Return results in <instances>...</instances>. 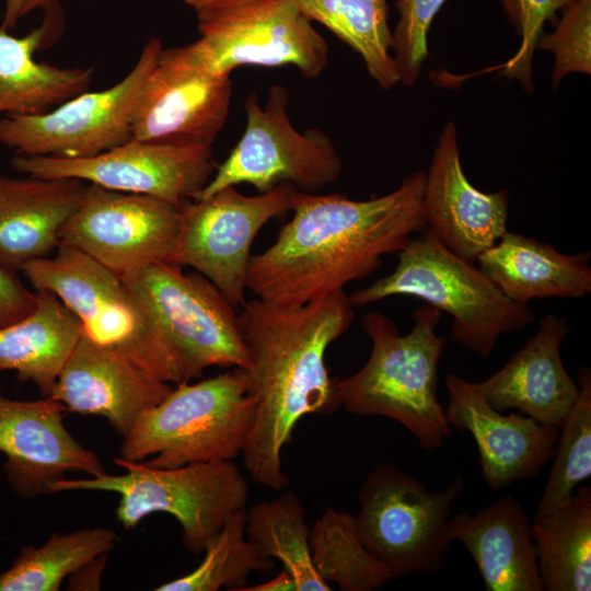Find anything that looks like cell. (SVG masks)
Listing matches in <instances>:
<instances>
[{
    "label": "cell",
    "instance_id": "cell-1",
    "mask_svg": "<svg viewBox=\"0 0 591 591\" xmlns=\"http://www.w3.org/2000/svg\"><path fill=\"white\" fill-rule=\"evenodd\" d=\"M426 172L405 176L389 194L366 200L297 192L292 216L275 241L252 255L246 290L282 305L325 297L382 266L426 229Z\"/></svg>",
    "mask_w": 591,
    "mask_h": 591
},
{
    "label": "cell",
    "instance_id": "cell-2",
    "mask_svg": "<svg viewBox=\"0 0 591 591\" xmlns=\"http://www.w3.org/2000/svg\"><path fill=\"white\" fill-rule=\"evenodd\" d=\"M239 316L251 360L248 392L257 401L243 463L256 484L281 490L288 484L282 449L300 419L340 407L325 355L351 325L354 305L343 289L301 305L253 298Z\"/></svg>",
    "mask_w": 591,
    "mask_h": 591
},
{
    "label": "cell",
    "instance_id": "cell-3",
    "mask_svg": "<svg viewBox=\"0 0 591 591\" xmlns=\"http://www.w3.org/2000/svg\"><path fill=\"white\" fill-rule=\"evenodd\" d=\"M441 312L426 304L413 314L414 326L401 335L379 311L362 318L371 352L356 373L336 379V396L347 413L382 416L404 426L427 451L452 436L438 399V370L447 340L436 333Z\"/></svg>",
    "mask_w": 591,
    "mask_h": 591
},
{
    "label": "cell",
    "instance_id": "cell-4",
    "mask_svg": "<svg viewBox=\"0 0 591 591\" xmlns=\"http://www.w3.org/2000/svg\"><path fill=\"white\" fill-rule=\"evenodd\" d=\"M21 271L35 290L56 294L96 346L170 384L196 378L142 298L84 253L59 245L54 256L32 260Z\"/></svg>",
    "mask_w": 591,
    "mask_h": 591
},
{
    "label": "cell",
    "instance_id": "cell-5",
    "mask_svg": "<svg viewBox=\"0 0 591 591\" xmlns=\"http://www.w3.org/2000/svg\"><path fill=\"white\" fill-rule=\"evenodd\" d=\"M246 371L231 368L196 383L175 385L142 412L124 436L119 457L152 467L233 461L242 455L256 419Z\"/></svg>",
    "mask_w": 591,
    "mask_h": 591
},
{
    "label": "cell",
    "instance_id": "cell-6",
    "mask_svg": "<svg viewBox=\"0 0 591 591\" xmlns=\"http://www.w3.org/2000/svg\"><path fill=\"white\" fill-rule=\"evenodd\" d=\"M394 296L419 298L448 313L453 338L482 357L493 352L502 334L534 322L528 305L509 300L474 262L452 253L428 229L398 252L393 273L349 299L363 306Z\"/></svg>",
    "mask_w": 591,
    "mask_h": 591
},
{
    "label": "cell",
    "instance_id": "cell-7",
    "mask_svg": "<svg viewBox=\"0 0 591 591\" xmlns=\"http://www.w3.org/2000/svg\"><path fill=\"white\" fill-rule=\"evenodd\" d=\"M114 462L125 473L111 475L104 472L81 479L62 478L49 484L46 493H116L119 495L116 517L127 530L151 513H169L179 523L184 545L194 554L204 552L225 521L245 508L248 498V485L232 461L169 468L119 456Z\"/></svg>",
    "mask_w": 591,
    "mask_h": 591
},
{
    "label": "cell",
    "instance_id": "cell-8",
    "mask_svg": "<svg viewBox=\"0 0 591 591\" xmlns=\"http://www.w3.org/2000/svg\"><path fill=\"white\" fill-rule=\"evenodd\" d=\"M464 488L460 475L442 491L391 463L378 464L364 479L355 515L360 541L391 573H439L453 540L449 519Z\"/></svg>",
    "mask_w": 591,
    "mask_h": 591
},
{
    "label": "cell",
    "instance_id": "cell-9",
    "mask_svg": "<svg viewBox=\"0 0 591 591\" xmlns=\"http://www.w3.org/2000/svg\"><path fill=\"white\" fill-rule=\"evenodd\" d=\"M289 102L282 84L269 89L264 105L256 93L248 94L243 136L192 199H204L239 184H250L259 193L281 184L301 193H315L336 182L343 161L333 141L316 128L297 130L288 114Z\"/></svg>",
    "mask_w": 591,
    "mask_h": 591
},
{
    "label": "cell",
    "instance_id": "cell-10",
    "mask_svg": "<svg viewBox=\"0 0 591 591\" xmlns=\"http://www.w3.org/2000/svg\"><path fill=\"white\" fill-rule=\"evenodd\" d=\"M195 11L200 37L194 45L220 74L241 66H293L314 79L327 65L326 40L294 0H218Z\"/></svg>",
    "mask_w": 591,
    "mask_h": 591
},
{
    "label": "cell",
    "instance_id": "cell-11",
    "mask_svg": "<svg viewBox=\"0 0 591 591\" xmlns=\"http://www.w3.org/2000/svg\"><path fill=\"white\" fill-rule=\"evenodd\" d=\"M162 48L150 38L131 71L106 90L83 92L44 114L1 117L0 144L21 155L81 159L129 141L140 93Z\"/></svg>",
    "mask_w": 591,
    "mask_h": 591
},
{
    "label": "cell",
    "instance_id": "cell-12",
    "mask_svg": "<svg viewBox=\"0 0 591 591\" xmlns=\"http://www.w3.org/2000/svg\"><path fill=\"white\" fill-rule=\"evenodd\" d=\"M120 277L152 310L196 378L210 367L250 368L237 308L206 277L171 262Z\"/></svg>",
    "mask_w": 591,
    "mask_h": 591
},
{
    "label": "cell",
    "instance_id": "cell-13",
    "mask_svg": "<svg viewBox=\"0 0 591 591\" xmlns=\"http://www.w3.org/2000/svg\"><path fill=\"white\" fill-rule=\"evenodd\" d=\"M298 190L281 184L246 196L235 186L181 206L182 225L171 263L193 268L235 306L245 302L251 250L264 225L291 210Z\"/></svg>",
    "mask_w": 591,
    "mask_h": 591
},
{
    "label": "cell",
    "instance_id": "cell-14",
    "mask_svg": "<svg viewBox=\"0 0 591 591\" xmlns=\"http://www.w3.org/2000/svg\"><path fill=\"white\" fill-rule=\"evenodd\" d=\"M181 206L90 183L61 228L60 245L84 253L118 276L171 262L182 225Z\"/></svg>",
    "mask_w": 591,
    "mask_h": 591
},
{
    "label": "cell",
    "instance_id": "cell-15",
    "mask_svg": "<svg viewBox=\"0 0 591 591\" xmlns=\"http://www.w3.org/2000/svg\"><path fill=\"white\" fill-rule=\"evenodd\" d=\"M231 97L230 76L213 71L194 43L162 48L134 113L132 138L212 146L227 123Z\"/></svg>",
    "mask_w": 591,
    "mask_h": 591
},
{
    "label": "cell",
    "instance_id": "cell-16",
    "mask_svg": "<svg viewBox=\"0 0 591 591\" xmlns=\"http://www.w3.org/2000/svg\"><path fill=\"white\" fill-rule=\"evenodd\" d=\"M15 171L43 178H76L108 189L153 196L181 206L215 173L212 146L129 141L94 157L60 159L15 154Z\"/></svg>",
    "mask_w": 591,
    "mask_h": 591
},
{
    "label": "cell",
    "instance_id": "cell-17",
    "mask_svg": "<svg viewBox=\"0 0 591 591\" xmlns=\"http://www.w3.org/2000/svg\"><path fill=\"white\" fill-rule=\"evenodd\" d=\"M451 428L468 431L477 445L482 476L497 491L536 476L554 457L560 427L546 425L519 412L503 414L486 401L476 382L454 373L445 379Z\"/></svg>",
    "mask_w": 591,
    "mask_h": 591
},
{
    "label": "cell",
    "instance_id": "cell-18",
    "mask_svg": "<svg viewBox=\"0 0 591 591\" xmlns=\"http://www.w3.org/2000/svg\"><path fill=\"white\" fill-rule=\"evenodd\" d=\"M66 407L50 398L18 401L0 391V452L5 477L22 498L45 494L49 484L80 471L104 473L97 454L82 447L63 425Z\"/></svg>",
    "mask_w": 591,
    "mask_h": 591
},
{
    "label": "cell",
    "instance_id": "cell-19",
    "mask_svg": "<svg viewBox=\"0 0 591 591\" xmlns=\"http://www.w3.org/2000/svg\"><path fill=\"white\" fill-rule=\"evenodd\" d=\"M509 192L483 193L466 178L457 130L448 123L426 173L422 212L428 229L457 256L476 262L508 230Z\"/></svg>",
    "mask_w": 591,
    "mask_h": 591
},
{
    "label": "cell",
    "instance_id": "cell-20",
    "mask_svg": "<svg viewBox=\"0 0 591 591\" xmlns=\"http://www.w3.org/2000/svg\"><path fill=\"white\" fill-rule=\"evenodd\" d=\"M172 389L81 334L49 397L68 412L105 417L124 437Z\"/></svg>",
    "mask_w": 591,
    "mask_h": 591
},
{
    "label": "cell",
    "instance_id": "cell-21",
    "mask_svg": "<svg viewBox=\"0 0 591 591\" xmlns=\"http://www.w3.org/2000/svg\"><path fill=\"white\" fill-rule=\"evenodd\" d=\"M569 332L565 317L546 314L537 332L501 369L476 382L489 405L561 427L579 395V385L566 371L560 355Z\"/></svg>",
    "mask_w": 591,
    "mask_h": 591
},
{
    "label": "cell",
    "instance_id": "cell-22",
    "mask_svg": "<svg viewBox=\"0 0 591 591\" xmlns=\"http://www.w3.org/2000/svg\"><path fill=\"white\" fill-rule=\"evenodd\" d=\"M449 534L474 559L488 591H544L531 522L520 503L501 496L476 513L449 519Z\"/></svg>",
    "mask_w": 591,
    "mask_h": 591
},
{
    "label": "cell",
    "instance_id": "cell-23",
    "mask_svg": "<svg viewBox=\"0 0 591 591\" xmlns=\"http://www.w3.org/2000/svg\"><path fill=\"white\" fill-rule=\"evenodd\" d=\"M85 186L76 178L0 174V265L18 271L57 250Z\"/></svg>",
    "mask_w": 591,
    "mask_h": 591
},
{
    "label": "cell",
    "instance_id": "cell-24",
    "mask_svg": "<svg viewBox=\"0 0 591 591\" xmlns=\"http://www.w3.org/2000/svg\"><path fill=\"white\" fill-rule=\"evenodd\" d=\"M43 23L23 37L0 25V115H38L86 92L91 68H59L37 62L34 54L54 43L63 27L55 0L44 9Z\"/></svg>",
    "mask_w": 591,
    "mask_h": 591
},
{
    "label": "cell",
    "instance_id": "cell-25",
    "mask_svg": "<svg viewBox=\"0 0 591 591\" xmlns=\"http://www.w3.org/2000/svg\"><path fill=\"white\" fill-rule=\"evenodd\" d=\"M591 253L564 254L548 243L507 231L476 258L478 268L512 302L581 298L591 291Z\"/></svg>",
    "mask_w": 591,
    "mask_h": 591
},
{
    "label": "cell",
    "instance_id": "cell-26",
    "mask_svg": "<svg viewBox=\"0 0 591 591\" xmlns=\"http://www.w3.org/2000/svg\"><path fill=\"white\" fill-rule=\"evenodd\" d=\"M37 305L22 320L0 326V371H15L49 397L81 335L76 314L53 292L35 290Z\"/></svg>",
    "mask_w": 591,
    "mask_h": 591
},
{
    "label": "cell",
    "instance_id": "cell-27",
    "mask_svg": "<svg viewBox=\"0 0 591 591\" xmlns=\"http://www.w3.org/2000/svg\"><path fill=\"white\" fill-rule=\"evenodd\" d=\"M531 535L544 591L591 590V488L533 517Z\"/></svg>",
    "mask_w": 591,
    "mask_h": 591
},
{
    "label": "cell",
    "instance_id": "cell-28",
    "mask_svg": "<svg viewBox=\"0 0 591 591\" xmlns=\"http://www.w3.org/2000/svg\"><path fill=\"white\" fill-rule=\"evenodd\" d=\"M300 10L333 32L360 55L370 77L382 88L396 85L386 0H294Z\"/></svg>",
    "mask_w": 591,
    "mask_h": 591
},
{
    "label": "cell",
    "instance_id": "cell-29",
    "mask_svg": "<svg viewBox=\"0 0 591 591\" xmlns=\"http://www.w3.org/2000/svg\"><path fill=\"white\" fill-rule=\"evenodd\" d=\"M305 508L292 491L260 501L246 511L245 535L267 558L279 560L298 591H329L316 572L310 553Z\"/></svg>",
    "mask_w": 591,
    "mask_h": 591
},
{
    "label": "cell",
    "instance_id": "cell-30",
    "mask_svg": "<svg viewBox=\"0 0 591 591\" xmlns=\"http://www.w3.org/2000/svg\"><path fill=\"white\" fill-rule=\"evenodd\" d=\"M311 558L318 576L341 591H371L392 576L364 547L355 515L327 507L309 531Z\"/></svg>",
    "mask_w": 591,
    "mask_h": 591
},
{
    "label": "cell",
    "instance_id": "cell-31",
    "mask_svg": "<svg viewBox=\"0 0 591 591\" xmlns=\"http://www.w3.org/2000/svg\"><path fill=\"white\" fill-rule=\"evenodd\" d=\"M115 541V531L107 528L53 533L40 547L21 548L12 566L0 573V591H58L66 577L109 552Z\"/></svg>",
    "mask_w": 591,
    "mask_h": 591
},
{
    "label": "cell",
    "instance_id": "cell-32",
    "mask_svg": "<svg viewBox=\"0 0 591 591\" xmlns=\"http://www.w3.org/2000/svg\"><path fill=\"white\" fill-rule=\"evenodd\" d=\"M246 510L234 512L204 549L192 572L167 581L157 591H241L253 571H268L274 559L264 557L245 535Z\"/></svg>",
    "mask_w": 591,
    "mask_h": 591
},
{
    "label": "cell",
    "instance_id": "cell-33",
    "mask_svg": "<svg viewBox=\"0 0 591 591\" xmlns=\"http://www.w3.org/2000/svg\"><path fill=\"white\" fill-rule=\"evenodd\" d=\"M579 395L560 427L548 475L534 517L543 515L564 503L577 486L591 475V373L589 367L578 372Z\"/></svg>",
    "mask_w": 591,
    "mask_h": 591
},
{
    "label": "cell",
    "instance_id": "cell-34",
    "mask_svg": "<svg viewBox=\"0 0 591 591\" xmlns=\"http://www.w3.org/2000/svg\"><path fill=\"white\" fill-rule=\"evenodd\" d=\"M536 47L554 54L553 86L565 76L591 73V0H573L552 34H541Z\"/></svg>",
    "mask_w": 591,
    "mask_h": 591
},
{
    "label": "cell",
    "instance_id": "cell-35",
    "mask_svg": "<svg viewBox=\"0 0 591 591\" xmlns=\"http://www.w3.org/2000/svg\"><path fill=\"white\" fill-rule=\"evenodd\" d=\"M445 0H395L399 14L392 33V49L398 80L414 85L428 56L427 35Z\"/></svg>",
    "mask_w": 591,
    "mask_h": 591
},
{
    "label": "cell",
    "instance_id": "cell-36",
    "mask_svg": "<svg viewBox=\"0 0 591 591\" xmlns=\"http://www.w3.org/2000/svg\"><path fill=\"white\" fill-rule=\"evenodd\" d=\"M510 24L521 36L517 54L498 66L502 73L518 79L526 91H532V58L546 21L573 0H500Z\"/></svg>",
    "mask_w": 591,
    "mask_h": 591
},
{
    "label": "cell",
    "instance_id": "cell-37",
    "mask_svg": "<svg viewBox=\"0 0 591 591\" xmlns=\"http://www.w3.org/2000/svg\"><path fill=\"white\" fill-rule=\"evenodd\" d=\"M37 292L20 280L16 271L0 265V326L27 316L37 305Z\"/></svg>",
    "mask_w": 591,
    "mask_h": 591
},
{
    "label": "cell",
    "instance_id": "cell-38",
    "mask_svg": "<svg viewBox=\"0 0 591 591\" xmlns=\"http://www.w3.org/2000/svg\"><path fill=\"white\" fill-rule=\"evenodd\" d=\"M241 591H298L293 578L286 570H281L276 577L265 582L244 587Z\"/></svg>",
    "mask_w": 591,
    "mask_h": 591
},
{
    "label": "cell",
    "instance_id": "cell-39",
    "mask_svg": "<svg viewBox=\"0 0 591 591\" xmlns=\"http://www.w3.org/2000/svg\"><path fill=\"white\" fill-rule=\"evenodd\" d=\"M26 0H5L4 12L1 26L13 28L21 19V12Z\"/></svg>",
    "mask_w": 591,
    "mask_h": 591
},
{
    "label": "cell",
    "instance_id": "cell-40",
    "mask_svg": "<svg viewBox=\"0 0 591 591\" xmlns=\"http://www.w3.org/2000/svg\"><path fill=\"white\" fill-rule=\"evenodd\" d=\"M54 1L55 0H26L21 12V18L33 12L34 10L45 9Z\"/></svg>",
    "mask_w": 591,
    "mask_h": 591
},
{
    "label": "cell",
    "instance_id": "cell-41",
    "mask_svg": "<svg viewBox=\"0 0 591 591\" xmlns=\"http://www.w3.org/2000/svg\"><path fill=\"white\" fill-rule=\"evenodd\" d=\"M185 3L195 10L200 9L207 4H210L212 2H216L218 0H184Z\"/></svg>",
    "mask_w": 591,
    "mask_h": 591
}]
</instances>
